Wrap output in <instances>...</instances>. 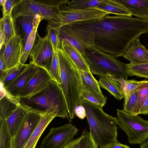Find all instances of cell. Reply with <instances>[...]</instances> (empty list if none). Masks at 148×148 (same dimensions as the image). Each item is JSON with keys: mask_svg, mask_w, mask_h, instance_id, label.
<instances>
[{"mask_svg": "<svg viewBox=\"0 0 148 148\" xmlns=\"http://www.w3.org/2000/svg\"><path fill=\"white\" fill-rule=\"evenodd\" d=\"M45 5L44 0H15L12 12L13 19L16 21L22 16H34L41 13Z\"/></svg>", "mask_w": 148, "mask_h": 148, "instance_id": "13", "label": "cell"}, {"mask_svg": "<svg viewBox=\"0 0 148 148\" xmlns=\"http://www.w3.org/2000/svg\"><path fill=\"white\" fill-rule=\"evenodd\" d=\"M12 139L8 130L6 120L0 117V148H12Z\"/></svg>", "mask_w": 148, "mask_h": 148, "instance_id": "29", "label": "cell"}, {"mask_svg": "<svg viewBox=\"0 0 148 148\" xmlns=\"http://www.w3.org/2000/svg\"><path fill=\"white\" fill-rule=\"evenodd\" d=\"M75 114L81 119H84L86 117L85 109L83 106L81 105H79L77 107L75 110Z\"/></svg>", "mask_w": 148, "mask_h": 148, "instance_id": "40", "label": "cell"}, {"mask_svg": "<svg viewBox=\"0 0 148 148\" xmlns=\"http://www.w3.org/2000/svg\"><path fill=\"white\" fill-rule=\"evenodd\" d=\"M140 145V148H148V138Z\"/></svg>", "mask_w": 148, "mask_h": 148, "instance_id": "45", "label": "cell"}, {"mask_svg": "<svg viewBox=\"0 0 148 148\" xmlns=\"http://www.w3.org/2000/svg\"><path fill=\"white\" fill-rule=\"evenodd\" d=\"M103 148H130L128 146L123 144L118 141L110 144Z\"/></svg>", "mask_w": 148, "mask_h": 148, "instance_id": "41", "label": "cell"}, {"mask_svg": "<svg viewBox=\"0 0 148 148\" xmlns=\"http://www.w3.org/2000/svg\"><path fill=\"white\" fill-rule=\"evenodd\" d=\"M79 70L83 91L103 95L101 90L99 81L95 78L91 72Z\"/></svg>", "mask_w": 148, "mask_h": 148, "instance_id": "24", "label": "cell"}, {"mask_svg": "<svg viewBox=\"0 0 148 148\" xmlns=\"http://www.w3.org/2000/svg\"><path fill=\"white\" fill-rule=\"evenodd\" d=\"M43 19V17L40 15L37 14L34 16H21L16 19V23L19 25L17 29L18 32L20 31L19 34L22 40L23 50L28 38L33 28L35 26H38Z\"/></svg>", "mask_w": 148, "mask_h": 148, "instance_id": "17", "label": "cell"}, {"mask_svg": "<svg viewBox=\"0 0 148 148\" xmlns=\"http://www.w3.org/2000/svg\"><path fill=\"white\" fill-rule=\"evenodd\" d=\"M81 98L97 106L103 107L106 103L107 97L104 95H100L83 91Z\"/></svg>", "mask_w": 148, "mask_h": 148, "instance_id": "36", "label": "cell"}, {"mask_svg": "<svg viewBox=\"0 0 148 148\" xmlns=\"http://www.w3.org/2000/svg\"><path fill=\"white\" fill-rule=\"evenodd\" d=\"M15 0H5L3 6V16L12 12Z\"/></svg>", "mask_w": 148, "mask_h": 148, "instance_id": "39", "label": "cell"}, {"mask_svg": "<svg viewBox=\"0 0 148 148\" xmlns=\"http://www.w3.org/2000/svg\"><path fill=\"white\" fill-rule=\"evenodd\" d=\"M38 40L30 53V63L46 69L48 72L52 61L53 48L47 35L44 38L37 33Z\"/></svg>", "mask_w": 148, "mask_h": 148, "instance_id": "10", "label": "cell"}, {"mask_svg": "<svg viewBox=\"0 0 148 148\" xmlns=\"http://www.w3.org/2000/svg\"><path fill=\"white\" fill-rule=\"evenodd\" d=\"M139 91L134 93L130 97L122 110L126 113L132 115H136L137 101Z\"/></svg>", "mask_w": 148, "mask_h": 148, "instance_id": "37", "label": "cell"}, {"mask_svg": "<svg viewBox=\"0 0 148 148\" xmlns=\"http://www.w3.org/2000/svg\"><path fill=\"white\" fill-rule=\"evenodd\" d=\"M79 138L73 139L64 148H77Z\"/></svg>", "mask_w": 148, "mask_h": 148, "instance_id": "44", "label": "cell"}, {"mask_svg": "<svg viewBox=\"0 0 148 148\" xmlns=\"http://www.w3.org/2000/svg\"><path fill=\"white\" fill-rule=\"evenodd\" d=\"M68 24L92 32L94 46L115 58L123 56L130 43L141 34H148V20L125 16L108 15Z\"/></svg>", "mask_w": 148, "mask_h": 148, "instance_id": "1", "label": "cell"}, {"mask_svg": "<svg viewBox=\"0 0 148 148\" xmlns=\"http://www.w3.org/2000/svg\"><path fill=\"white\" fill-rule=\"evenodd\" d=\"M60 48L66 54L79 70L90 72L86 62L82 54L77 49L63 41H61Z\"/></svg>", "mask_w": 148, "mask_h": 148, "instance_id": "21", "label": "cell"}, {"mask_svg": "<svg viewBox=\"0 0 148 148\" xmlns=\"http://www.w3.org/2000/svg\"><path fill=\"white\" fill-rule=\"evenodd\" d=\"M124 57L133 64L148 63V50L140 43L139 38L132 42Z\"/></svg>", "mask_w": 148, "mask_h": 148, "instance_id": "16", "label": "cell"}, {"mask_svg": "<svg viewBox=\"0 0 148 148\" xmlns=\"http://www.w3.org/2000/svg\"><path fill=\"white\" fill-rule=\"evenodd\" d=\"M148 114V97L144 103L139 111V114Z\"/></svg>", "mask_w": 148, "mask_h": 148, "instance_id": "43", "label": "cell"}, {"mask_svg": "<svg viewBox=\"0 0 148 148\" xmlns=\"http://www.w3.org/2000/svg\"><path fill=\"white\" fill-rule=\"evenodd\" d=\"M20 106L16 98L7 94L0 98V117L7 120Z\"/></svg>", "mask_w": 148, "mask_h": 148, "instance_id": "28", "label": "cell"}, {"mask_svg": "<svg viewBox=\"0 0 148 148\" xmlns=\"http://www.w3.org/2000/svg\"><path fill=\"white\" fill-rule=\"evenodd\" d=\"M77 148H98V147L94 141L90 132L85 129L79 137Z\"/></svg>", "mask_w": 148, "mask_h": 148, "instance_id": "34", "label": "cell"}, {"mask_svg": "<svg viewBox=\"0 0 148 148\" xmlns=\"http://www.w3.org/2000/svg\"><path fill=\"white\" fill-rule=\"evenodd\" d=\"M117 125L128 137L132 145L141 144L148 138V120L138 115L129 114L122 110H117Z\"/></svg>", "mask_w": 148, "mask_h": 148, "instance_id": "6", "label": "cell"}, {"mask_svg": "<svg viewBox=\"0 0 148 148\" xmlns=\"http://www.w3.org/2000/svg\"><path fill=\"white\" fill-rule=\"evenodd\" d=\"M29 65L20 63L18 65L8 69L0 77L1 84L4 88L10 85L26 70Z\"/></svg>", "mask_w": 148, "mask_h": 148, "instance_id": "26", "label": "cell"}, {"mask_svg": "<svg viewBox=\"0 0 148 148\" xmlns=\"http://www.w3.org/2000/svg\"><path fill=\"white\" fill-rule=\"evenodd\" d=\"M82 55L92 74L117 77L127 80L128 76L126 64L113 56L93 46L85 49Z\"/></svg>", "mask_w": 148, "mask_h": 148, "instance_id": "5", "label": "cell"}, {"mask_svg": "<svg viewBox=\"0 0 148 148\" xmlns=\"http://www.w3.org/2000/svg\"><path fill=\"white\" fill-rule=\"evenodd\" d=\"M53 79L60 85L61 80L58 51L53 49V58L51 67L48 72Z\"/></svg>", "mask_w": 148, "mask_h": 148, "instance_id": "35", "label": "cell"}, {"mask_svg": "<svg viewBox=\"0 0 148 148\" xmlns=\"http://www.w3.org/2000/svg\"><path fill=\"white\" fill-rule=\"evenodd\" d=\"M38 67L29 63L26 70L10 85L4 88L6 94L10 97L17 98L33 76Z\"/></svg>", "mask_w": 148, "mask_h": 148, "instance_id": "15", "label": "cell"}, {"mask_svg": "<svg viewBox=\"0 0 148 148\" xmlns=\"http://www.w3.org/2000/svg\"><path fill=\"white\" fill-rule=\"evenodd\" d=\"M52 80L53 79L46 69L38 67L33 76L17 97L28 96L39 92Z\"/></svg>", "mask_w": 148, "mask_h": 148, "instance_id": "14", "label": "cell"}, {"mask_svg": "<svg viewBox=\"0 0 148 148\" xmlns=\"http://www.w3.org/2000/svg\"><path fill=\"white\" fill-rule=\"evenodd\" d=\"M60 86L67 104L69 117L71 122L79 105L83 90L79 70L65 52L61 48L58 51Z\"/></svg>", "mask_w": 148, "mask_h": 148, "instance_id": "4", "label": "cell"}, {"mask_svg": "<svg viewBox=\"0 0 148 148\" xmlns=\"http://www.w3.org/2000/svg\"><path fill=\"white\" fill-rule=\"evenodd\" d=\"M28 112L19 106L6 120L9 132L13 138L21 128Z\"/></svg>", "mask_w": 148, "mask_h": 148, "instance_id": "22", "label": "cell"}, {"mask_svg": "<svg viewBox=\"0 0 148 148\" xmlns=\"http://www.w3.org/2000/svg\"><path fill=\"white\" fill-rule=\"evenodd\" d=\"M120 84L124 95L123 106L126 104L130 96L135 92L140 90L148 80L137 81L134 79L125 80L121 77L111 76Z\"/></svg>", "mask_w": 148, "mask_h": 148, "instance_id": "20", "label": "cell"}, {"mask_svg": "<svg viewBox=\"0 0 148 148\" xmlns=\"http://www.w3.org/2000/svg\"><path fill=\"white\" fill-rule=\"evenodd\" d=\"M61 27L49 23L47 26V36L52 46L53 49L56 52H58V49L61 47V41L59 37Z\"/></svg>", "mask_w": 148, "mask_h": 148, "instance_id": "30", "label": "cell"}, {"mask_svg": "<svg viewBox=\"0 0 148 148\" xmlns=\"http://www.w3.org/2000/svg\"><path fill=\"white\" fill-rule=\"evenodd\" d=\"M99 83L100 87L103 88L118 100L124 98V95L120 83L110 76H100Z\"/></svg>", "mask_w": 148, "mask_h": 148, "instance_id": "23", "label": "cell"}, {"mask_svg": "<svg viewBox=\"0 0 148 148\" xmlns=\"http://www.w3.org/2000/svg\"><path fill=\"white\" fill-rule=\"evenodd\" d=\"M5 0H0V4L2 5L3 4Z\"/></svg>", "mask_w": 148, "mask_h": 148, "instance_id": "46", "label": "cell"}, {"mask_svg": "<svg viewBox=\"0 0 148 148\" xmlns=\"http://www.w3.org/2000/svg\"><path fill=\"white\" fill-rule=\"evenodd\" d=\"M102 0H84L68 1L67 4L70 8L73 9H84L97 7Z\"/></svg>", "mask_w": 148, "mask_h": 148, "instance_id": "32", "label": "cell"}, {"mask_svg": "<svg viewBox=\"0 0 148 148\" xmlns=\"http://www.w3.org/2000/svg\"><path fill=\"white\" fill-rule=\"evenodd\" d=\"M16 99L20 106L29 112L42 115L56 111L58 117L69 119L68 109L62 89L53 80L39 92Z\"/></svg>", "mask_w": 148, "mask_h": 148, "instance_id": "2", "label": "cell"}, {"mask_svg": "<svg viewBox=\"0 0 148 148\" xmlns=\"http://www.w3.org/2000/svg\"><path fill=\"white\" fill-rule=\"evenodd\" d=\"M41 115L28 112L21 128L13 138L12 148H23L40 121Z\"/></svg>", "mask_w": 148, "mask_h": 148, "instance_id": "12", "label": "cell"}, {"mask_svg": "<svg viewBox=\"0 0 148 148\" xmlns=\"http://www.w3.org/2000/svg\"><path fill=\"white\" fill-rule=\"evenodd\" d=\"M59 39L77 49L82 54L86 49L94 45L95 35L92 32L69 24L60 27Z\"/></svg>", "mask_w": 148, "mask_h": 148, "instance_id": "7", "label": "cell"}, {"mask_svg": "<svg viewBox=\"0 0 148 148\" xmlns=\"http://www.w3.org/2000/svg\"><path fill=\"white\" fill-rule=\"evenodd\" d=\"M58 10L62 17V26L77 22L99 19L110 14L97 7L73 9L66 4L60 5Z\"/></svg>", "mask_w": 148, "mask_h": 148, "instance_id": "9", "label": "cell"}, {"mask_svg": "<svg viewBox=\"0 0 148 148\" xmlns=\"http://www.w3.org/2000/svg\"><path fill=\"white\" fill-rule=\"evenodd\" d=\"M38 26H36L33 28L28 38L21 58L20 63L21 64H25L30 54L34 44Z\"/></svg>", "mask_w": 148, "mask_h": 148, "instance_id": "33", "label": "cell"}, {"mask_svg": "<svg viewBox=\"0 0 148 148\" xmlns=\"http://www.w3.org/2000/svg\"><path fill=\"white\" fill-rule=\"evenodd\" d=\"M23 50L21 37L19 34L12 37L0 49L8 69L18 65Z\"/></svg>", "mask_w": 148, "mask_h": 148, "instance_id": "11", "label": "cell"}, {"mask_svg": "<svg viewBox=\"0 0 148 148\" xmlns=\"http://www.w3.org/2000/svg\"><path fill=\"white\" fill-rule=\"evenodd\" d=\"M148 97V82L139 91L136 109L137 115L139 114L140 110L145 101Z\"/></svg>", "mask_w": 148, "mask_h": 148, "instance_id": "38", "label": "cell"}, {"mask_svg": "<svg viewBox=\"0 0 148 148\" xmlns=\"http://www.w3.org/2000/svg\"><path fill=\"white\" fill-rule=\"evenodd\" d=\"M78 132L71 123L58 127H52L41 142L40 148H64L73 140Z\"/></svg>", "mask_w": 148, "mask_h": 148, "instance_id": "8", "label": "cell"}, {"mask_svg": "<svg viewBox=\"0 0 148 148\" xmlns=\"http://www.w3.org/2000/svg\"><path fill=\"white\" fill-rule=\"evenodd\" d=\"M97 8L110 14L132 17L131 13L121 5L117 0H102Z\"/></svg>", "mask_w": 148, "mask_h": 148, "instance_id": "27", "label": "cell"}, {"mask_svg": "<svg viewBox=\"0 0 148 148\" xmlns=\"http://www.w3.org/2000/svg\"><path fill=\"white\" fill-rule=\"evenodd\" d=\"M128 76H134L148 79V63L140 64H126Z\"/></svg>", "mask_w": 148, "mask_h": 148, "instance_id": "31", "label": "cell"}, {"mask_svg": "<svg viewBox=\"0 0 148 148\" xmlns=\"http://www.w3.org/2000/svg\"><path fill=\"white\" fill-rule=\"evenodd\" d=\"M8 68L5 62L2 53L0 55V77L3 75L4 73L6 71Z\"/></svg>", "mask_w": 148, "mask_h": 148, "instance_id": "42", "label": "cell"}, {"mask_svg": "<svg viewBox=\"0 0 148 148\" xmlns=\"http://www.w3.org/2000/svg\"><path fill=\"white\" fill-rule=\"evenodd\" d=\"M79 105L82 106L85 109L90 132L98 147L103 148L117 141L116 117L106 114L102 107L81 98Z\"/></svg>", "mask_w": 148, "mask_h": 148, "instance_id": "3", "label": "cell"}, {"mask_svg": "<svg viewBox=\"0 0 148 148\" xmlns=\"http://www.w3.org/2000/svg\"><path fill=\"white\" fill-rule=\"evenodd\" d=\"M16 21L12 16V12L2 18L0 21V28L3 31L5 45L12 37L18 34Z\"/></svg>", "mask_w": 148, "mask_h": 148, "instance_id": "25", "label": "cell"}, {"mask_svg": "<svg viewBox=\"0 0 148 148\" xmlns=\"http://www.w3.org/2000/svg\"><path fill=\"white\" fill-rule=\"evenodd\" d=\"M56 117H58V113L56 111L48 112L41 115L40 122L23 148H35L42 134L50 122Z\"/></svg>", "mask_w": 148, "mask_h": 148, "instance_id": "19", "label": "cell"}, {"mask_svg": "<svg viewBox=\"0 0 148 148\" xmlns=\"http://www.w3.org/2000/svg\"><path fill=\"white\" fill-rule=\"evenodd\" d=\"M132 15L148 20V0H117Z\"/></svg>", "mask_w": 148, "mask_h": 148, "instance_id": "18", "label": "cell"}]
</instances>
